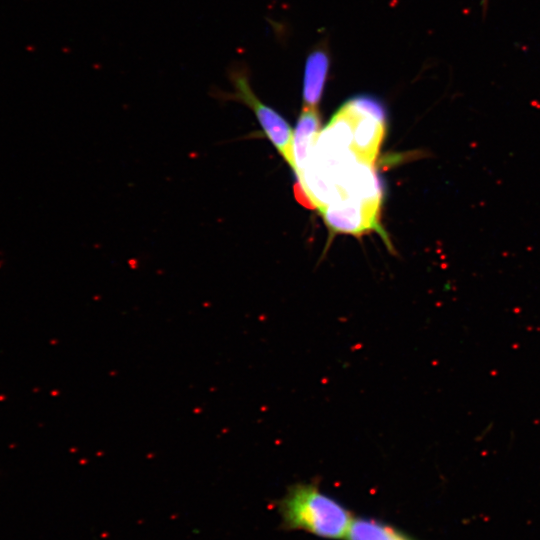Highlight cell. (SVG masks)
<instances>
[{
  "instance_id": "obj_1",
  "label": "cell",
  "mask_w": 540,
  "mask_h": 540,
  "mask_svg": "<svg viewBox=\"0 0 540 540\" xmlns=\"http://www.w3.org/2000/svg\"><path fill=\"white\" fill-rule=\"evenodd\" d=\"M281 525L330 539H346L355 517L315 483H298L277 502Z\"/></svg>"
},
{
  "instance_id": "obj_2",
  "label": "cell",
  "mask_w": 540,
  "mask_h": 540,
  "mask_svg": "<svg viewBox=\"0 0 540 540\" xmlns=\"http://www.w3.org/2000/svg\"><path fill=\"white\" fill-rule=\"evenodd\" d=\"M248 72L243 64L230 66L228 79L233 88L232 91L227 92L213 88L211 96L221 102H238L247 106L254 113L265 136L295 173L296 165L292 148L293 131L277 111L262 102L254 93Z\"/></svg>"
},
{
  "instance_id": "obj_3",
  "label": "cell",
  "mask_w": 540,
  "mask_h": 540,
  "mask_svg": "<svg viewBox=\"0 0 540 540\" xmlns=\"http://www.w3.org/2000/svg\"><path fill=\"white\" fill-rule=\"evenodd\" d=\"M341 108L348 115L352 127L350 151L359 162L373 165L386 131V111L375 98L357 96Z\"/></svg>"
},
{
  "instance_id": "obj_4",
  "label": "cell",
  "mask_w": 540,
  "mask_h": 540,
  "mask_svg": "<svg viewBox=\"0 0 540 540\" xmlns=\"http://www.w3.org/2000/svg\"><path fill=\"white\" fill-rule=\"evenodd\" d=\"M380 205L381 197H344L318 210L333 233L359 236L375 230L387 241V236L379 224Z\"/></svg>"
},
{
  "instance_id": "obj_5",
  "label": "cell",
  "mask_w": 540,
  "mask_h": 540,
  "mask_svg": "<svg viewBox=\"0 0 540 540\" xmlns=\"http://www.w3.org/2000/svg\"><path fill=\"white\" fill-rule=\"evenodd\" d=\"M321 119L317 108H303L293 132L292 148L295 175L301 181L310 154L317 142Z\"/></svg>"
},
{
  "instance_id": "obj_6",
  "label": "cell",
  "mask_w": 540,
  "mask_h": 540,
  "mask_svg": "<svg viewBox=\"0 0 540 540\" xmlns=\"http://www.w3.org/2000/svg\"><path fill=\"white\" fill-rule=\"evenodd\" d=\"M329 68V58L321 48L307 58L303 81V108H317L322 97Z\"/></svg>"
},
{
  "instance_id": "obj_7",
  "label": "cell",
  "mask_w": 540,
  "mask_h": 540,
  "mask_svg": "<svg viewBox=\"0 0 540 540\" xmlns=\"http://www.w3.org/2000/svg\"><path fill=\"white\" fill-rule=\"evenodd\" d=\"M346 540H416L402 530L381 520L357 517Z\"/></svg>"
},
{
  "instance_id": "obj_8",
  "label": "cell",
  "mask_w": 540,
  "mask_h": 540,
  "mask_svg": "<svg viewBox=\"0 0 540 540\" xmlns=\"http://www.w3.org/2000/svg\"><path fill=\"white\" fill-rule=\"evenodd\" d=\"M489 1L490 0H481L480 1V6H481V9H482V15L484 17H485V15L487 13V10H488Z\"/></svg>"
}]
</instances>
